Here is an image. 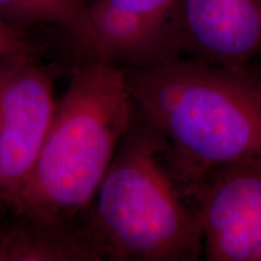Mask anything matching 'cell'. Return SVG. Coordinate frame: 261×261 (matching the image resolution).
<instances>
[{
	"mask_svg": "<svg viewBox=\"0 0 261 261\" xmlns=\"http://www.w3.org/2000/svg\"><path fill=\"white\" fill-rule=\"evenodd\" d=\"M79 232L97 261L203 257L201 181L136 106Z\"/></svg>",
	"mask_w": 261,
	"mask_h": 261,
	"instance_id": "1",
	"label": "cell"
},
{
	"mask_svg": "<svg viewBox=\"0 0 261 261\" xmlns=\"http://www.w3.org/2000/svg\"><path fill=\"white\" fill-rule=\"evenodd\" d=\"M137 109L198 181L231 165L261 161V73L178 57L125 68Z\"/></svg>",
	"mask_w": 261,
	"mask_h": 261,
	"instance_id": "2",
	"label": "cell"
},
{
	"mask_svg": "<svg viewBox=\"0 0 261 261\" xmlns=\"http://www.w3.org/2000/svg\"><path fill=\"white\" fill-rule=\"evenodd\" d=\"M133 114L125 68L79 60L12 214L79 230Z\"/></svg>",
	"mask_w": 261,
	"mask_h": 261,
	"instance_id": "3",
	"label": "cell"
},
{
	"mask_svg": "<svg viewBox=\"0 0 261 261\" xmlns=\"http://www.w3.org/2000/svg\"><path fill=\"white\" fill-rule=\"evenodd\" d=\"M56 103L54 77L35 52L0 57V213H14Z\"/></svg>",
	"mask_w": 261,
	"mask_h": 261,
	"instance_id": "4",
	"label": "cell"
},
{
	"mask_svg": "<svg viewBox=\"0 0 261 261\" xmlns=\"http://www.w3.org/2000/svg\"><path fill=\"white\" fill-rule=\"evenodd\" d=\"M184 0H91L80 35L79 60L143 68L181 57Z\"/></svg>",
	"mask_w": 261,
	"mask_h": 261,
	"instance_id": "5",
	"label": "cell"
},
{
	"mask_svg": "<svg viewBox=\"0 0 261 261\" xmlns=\"http://www.w3.org/2000/svg\"><path fill=\"white\" fill-rule=\"evenodd\" d=\"M203 257L261 261V161L208 173L201 182Z\"/></svg>",
	"mask_w": 261,
	"mask_h": 261,
	"instance_id": "6",
	"label": "cell"
},
{
	"mask_svg": "<svg viewBox=\"0 0 261 261\" xmlns=\"http://www.w3.org/2000/svg\"><path fill=\"white\" fill-rule=\"evenodd\" d=\"M181 57L252 64L261 57V0H184Z\"/></svg>",
	"mask_w": 261,
	"mask_h": 261,
	"instance_id": "7",
	"label": "cell"
},
{
	"mask_svg": "<svg viewBox=\"0 0 261 261\" xmlns=\"http://www.w3.org/2000/svg\"><path fill=\"white\" fill-rule=\"evenodd\" d=\"M0 261H97V257L79 231L9 214V219H0Z\"/></svg>",
	"mask_w": 261,
	"mask_h": 261,
	"instance_id": "8",
	"label": "cell"
},
{
	"mask_svg": "<svg viewBox=\"0 0 261 261\" xmlns=\"http://www.w3.org/2000/svg\"><path fill=\"white\" fill-rule=\"evenodd\" d=\"M86 0H0V22L25 33L48 27L67 33L75 40L84 25Z\"/></svg>",
	"mask_w": 261,
	"mask_h": 261,
	"instance_id": "9",
	"label": "cell"
},
{
	"mask_svg": "<svg viewBox=\"0 0 261 261\" xmlns=\"http://www.w3.org/2000/svg\"><path fill=\"white\" fill-rule=\"evenodd\" d=\"M35 47L23 32L0 22V57L17 54H34Z\"/></svg>",
	"mask_w": 261,
	"mask_h": 261,
	"instance_id": "10",
	"label": "cell"
},
{
	"mask_svg": "<svg viewBox=\"0 0 261 261\" xmlns=\"http://www.w3.org/2000/svg\"><path fill=\"white\" fill-rule=\"evenodd\" d=\"M91 2V0H86V3H87V5H89V3Z\"/></svg>",
	"mask_w": 261,
	"mask_h": 261,
	"instance_id": "11",
	"label": "cell"
}]
</instances>
